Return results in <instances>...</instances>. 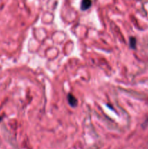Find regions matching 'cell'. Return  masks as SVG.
<instances>
[{"label":"cell","instance_id":"obj_2","mask_svg":"<svg viewBox=\"0 0 148 149\" xmlns=\"http://www.w3.org/2000/svg\"><path fill=\"white\" fill-rule=\"evenodd\" d=\"M68 103H69L70 106H71L72 107H74V106H77V101L76 98L72 94H69L68 95Z\"/></svg>","mask_w":148,"mask_h":149},{"label":"cell","instance_id":"obj_3","mask_svg":"<svg viewBox=\"0 0 148 149\" xmlns=\"http://www.w3.org/2000/svg\"><path fill=\"white\" fill-rule=\"evenodd\" d=\"M136 39H135V38L132 37L130 39V46L131 47L133 48V49H134L135 47H136Z\"/></svg>","mask_w":148,"mask_h":149},{"label":"cell","instance_id":"obj_1","mask_svg":"<svg viewBox=\"0 0 148 149\" xmlns=\"http://www.w3.org/2000/svg\"><path fill=\"white\" fill-rule=\"evenodd\" d=\"M91 0H82L81 4V9L82 10H86L91 7Z\"/></svg>","mask_w":148,"mask_h":149}]
</instances>
